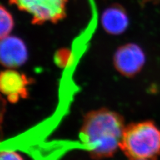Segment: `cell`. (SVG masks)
Masks as SVG:
<instances>
[{"mask_svg": "<svg viewBox=\"0 0 160 160\" xmlns=\"http://www.w3.org/2000/svg\"><path fill=\"white\" fill-rule=\"evenodd\" d=\"M125 128L119 113L106 108L93 110L84 117L80 139L93 159L110 158L119 148Z\"/></svg>", "mask_w": 160, "mask_h": 160, "instance_id": "cell-1", "label": "cell"}, {"mask_svg": "<svg viewBox=\"0 0 160 160\" xmlns=\"http://www.w3.org/2000/svg\"><path fill=\"white\" fill-rule=\"evenodd\" d=\"M119 148L128 160H156L160 156V129L151 121L124 129Z\"/></svg>", "mask_w": 160, "mask_h": 160, "instance_id": "cell-2", "label": "cell"}, {"mask_svg": "<svg viewBox=\"0 0 160 160\" xmlns=\"http://www.w3.org/2000/svg\"><path fill=\"white\" fill-rule=\"evenodd\" d=\"M19 11L26 12L32 23L40 26L46 23H57L67 16L68 0H8Z\"/></svg>", "mask_w": 160, "mask_h": 160, "instance_id": "cell-3", "label": "cell"}, {"mask_svg": "<svg viewBox=\"0 0 160 160\" xmlns=\"http://www.w3.org/2000/svg\"><path fill=\"white\" fill-rule=\"evenodd\" d=\"M146 62L142 49L135 43L119 47L113 56L114 66L123 76L133 77L141 70Z\"/></svg>", "mask_w": 160, "mask_h": 160, "instance_id": "cell-4", "label": "cell"}, {"mask_svg": "<svg viewBox=\"0 0 160 160\" xmlns=\"http://www.w3.org/2000/svg\"><path fill=\"white\" fill-rule=\"evenodd\" d=\"M32 79L14 69L0 72V92L11 103H16L28 96V86Z\"/></svg>", "mask_w": 160, "mask_h": 160, "instance_id": "cell-5", "label": "cell"}, {"mask_svg": "<svg viewBox=\"0 0 160 160\" xmlns=\"http://www.w3.org/2000/svg\"><path fill=\"white\" fill-rule=\"evenodd\" d=\"M28 49L23 40L15 36L0 39V64L8 69H16L26 63Z\"/></svg>", "mask_w": 160, "mask_h": 160, "instance_id": "cell-6", "label": "cell"}, {"mask_svg": "<svg viewBox=\"0 0 160 160\" xmlns=\"http://www.w3.org/2000/svg\"><path fill=\"white\" fill-rule=\"evenodd\" d=\"M101 22L105 31L114 36L126 32L129 23L126 10L117 3L111 5L104 10Z\"/></svg>", "mask_w": 160, "mask_h": 160, "instance_id": "cell-7", "label": "cell"}, {"mask_svg": "<svg viewBox=\"0 0 160 160\" xmlns=\"http://www.w3.org/2000/svg\"><path fill=\"white\" fill-rule=\"evenodd\" d=\"M15 26L12 14L2 5H0V39L10 35Z\"/></svg>", "mask_w": 160, "mask_h": 160, "instance_id": "cell-8", "label": "cell"}, {"mask_svg": "<svg viewBox=\"0 0 160 160\" xmlns=\"http://www.w3.org/2000/svg\"><path fill=\"white\" fill-rule=\"evenodd\" d=\"M0 160H23V158L16 152L6 150L0 152Z\"/></svg>", "mask_w": 160, "mask_h": 160, "instance_id": "cell-9", "label": "cell"}]
</instances>
